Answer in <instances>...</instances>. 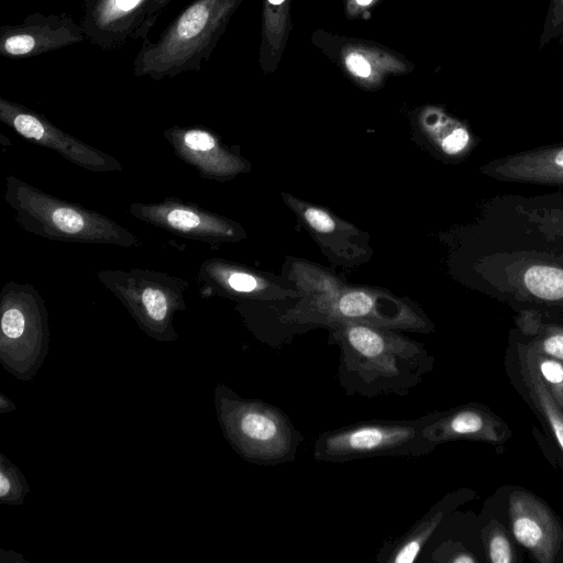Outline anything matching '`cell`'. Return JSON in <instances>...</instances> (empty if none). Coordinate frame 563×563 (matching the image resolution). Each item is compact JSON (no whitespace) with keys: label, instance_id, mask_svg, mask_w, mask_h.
<instances>
[{"label":"cell","instance_id":"cell-13","mask_svg":"<svg viewBox=\"0 0 563 563\" xmlns=\"http://www.w3.org/2000/svg\"><path fill=\"white\" fill-rule=\"evenodd\" d=\"M81 25L66 14L27 15L21 23L0 30V55L29 58L82 42Z\"/></svg>","mask_w":563,"mask_h":563},{"label":"cell","instance_id":"cell-3","mask_svg":"<svg viewBox=\"0 0 563 563\" xmlns=\"http://www.w3.org/2000/svg\"><path fill=\"white\" fill-rule=\"evenodd\" d=\"M236 0H194L139 51L133 75L154 80L197 71L208 60Z\"/></svg>","mask_w":563,"mask_h":563},{"label":"cell","instance_id":"cell-10","mask_svg":"<svg viewBox=\"0 0 563 563\" xmlns=\"http://www.w3.org/2000/svg\"><path fill=\"white\" fill-rule=\"evenodd\" d=\"M507 517L512 539L533 561L563 562V522L544 500L525 488L511 487Z\"/></svg>","mask_w":563,"mask_h":563},{"label":"cell","instance_id":"cell-12","mask_svg":"<svg viewBox=\"0 0 563 563\" xmlns=\"http://www.w3.org/2000/svg\"><path fill=\"white\" fill-rule=\"evenodd\" d=\"M175 155L203 178L227 181L249 169V163L229 150L205 126L174 125L163 132Z\"/></svg>","mask_w":563,"mask_h":563},{"label":"cell","instance_id":"cell-19","mask_svg":"<svg viewBox=\"0 0 563 563\" xmlns=\"http://www.w3.org/2000/svg\"><path fill=\"white\" fill-rule=\"evenodd\" d=\"M507 172L512 177L563 180V147L512 159Z\"/></svg>","mask_w":563,"mask_h":563},{"label":"cell","instance_id":"cell-8","mask_svg":"<svg viewBox=\"0 0 563 563\" xmlns=\"http://www.w3.org/2000/svg\"><path fill=\"white\" fill-rule=\"evenodd\" d=\"M128 210L147 224L194 241L220 244L245 238L239 223L176 197L150 203L133 202Z\"/></svg>","mask_w":563,"mask_h":563},{"label":"cell","instance_id":"cell-22","mask_svg":"<svg viewBox=\"0 0 563 563\" xmlns=\"http://www.w3.org/2000/svg\"><path fill=\"white\" fill-rule=\"evenodd\" d=\"M525 344L527 354L541 382L563 410V361L537 352L526 341Z\"/></svg>","mask_w":563,"mask_h":563},{"label":"cell","instance_id":"cell-6","mask_svg":"<svg viewBox=\"0 0 563 563\" xmlns=\"http://www.w3.org/2000/svg\"><path fill=\"white\" fill-rule=\"evenodd\" d=\"M234 405L231 428L246 457L268 466L295 461L305 438L287 413L261 400Z\"/></svg>","mask_w":563,"mask_h":563},{"label":"cell","instance_id":"cell-4","mask_svg":"<svg viewBox=\"0 0 563 563\" xmlns=\"http://www.w3.org/2000/svg\"><path fill=\"white\" fill-rule=\"evenodd\" d=\"M297 324L328 328L346 322H361L397 331L429 333L433 330L422 311L394 296L365 288H345L338 284L307 299L280 317Z\"/></svg>","mask_w":563,"mask_h":563},{"label":"cell","instance_id":"cell-14","mask_svg":"<svg viewBox=\"0 0 563 563\" xmlns=\"http://www.w3.org/2000/svg\"><path fill=\"white\" fill-rule=\"evenodd\" d=\"M151 0H86L81 27L91 43L104 49L145 36Z\"/></svg>","mask_w":563,"mask_h":563},{"label":"cell","instance_id":"cell-17","mask_svg":"<svg viewBox=\"0 0 563 563\" xmlns=\"http://www.w3.org/2000/svg\"><path fill=\"white\" fill-rule=\"evenodd\" d=\"M474 495V492L465 488L448 493L404 534L385 544L378 552L376 561L384 563L415 562L444 519Z\"/></svg>","mask_w":563,"mask_h":563},{"label":"cell","instance_id":"cell-24","mask_svg":"<svg viewBox=\"0 0 563 563\" xmlns=\"http://www.w3.org/2000/svg\"><path fill=\"white\" fill-rule=\"evenodd\" d=\"M470 140L467 131L457 124H452L448 130H442L437 136L441 150L450 155L462 152Z\"/></svg>","mask_w":563,"mask_h":563},{"label":"cell","instance_id":"cell-16","mask_svg":"<svg viewBox=\"0 0 563 563\" xmlns=\"http://www.w3.org/2000/svg\"><path fill=\"white\" fill-rule=\"evenodd\" d=\"M197 285L203 297L221 295L273 299L295 296L275 290L267 278L239 264L218 257L202 262L197 274Z\"/></svg>","mask_w":563,"mask_h":563},{"label":"cell","instance_id":"cell-29","mask_svg":"<svg viewBox=\"0 0 563 563\" xmlns=\"http://www.w3.org/2000/svg\"><path fill=\"white\" fill-rule=\"evenodd\" d=\"M284 0H268L269 3L272 4H279L282 3Z\"/></svg>","mask_w":563,"mask_h":563},{"label":"cell","instance_id":"cell-7","mask_svg":"<svg viewBox=\"0 0 563 563\" xmlns=\"http://www.w3.org/2000/svg\"><path fill=\"white\" fill-rule=\"evenodd\" d=\"M96 275L132 312L157 327L185 307L189 282L179 276L150 268H104Z\"/></svg>","mask_w":563,"mask_h":563},{"label":"cell","instance_id":"cell-26","mask_svg":"<svg viewBox=\"0 0 563 563\" xmlns=\"http://www.w3.org/2000/svg\"><path fill=\"white\" fill-rule=\"evenodd\" d=\"M170 2V0H151L150 11H148V27L151 29L156 19L158 18L159 12Z\"/></svg>","mask_w":563,"mask_h":563},{"label":"cell","instance_id":"cell-28","mask_svg":"<svg viewBox=\"0 0 563 563\" xmlns=\"http://www.w3.org/2000/svg\"><path fill=\"white\" fill-rule=\"evenodd\" d=\"M356 2L361 5H366L372 2V0H356Z\"/></svg>","mask_w":563,"mask_h":563},{"label":"cell","instance_id":"cell-5","mask_svg":"<svg viewBox=\"0 0 563 563\" xmlns=\"http://www.w3.org/2000/svg\"><path fill=\"white\" fill-rule=\"evenodd\" d=\"M438 411L410 420H369L320 433L312 456L319 462L342 463L353 460L409 456L421 457L438 446L424 435L426 427Z\"/></svg>","mask_w":563,"mask_h":563},{"label":"cell","instance_id":"cell-23","mask_svg":"<svg viewBox=\"0 0 563 563\" xmlns=\"http://www.w3.org/2000/svg\"><path fill=\"white\" fill-rule=\"evenodd\" d=\"M526 343L539 353L563 361V328L547 327L530 331Z\"/></svg>","mask_w":563,"mask_h":563},{"label":"cell","instance_id":"cell-21","mask_svg":"<svg viewBox=\"0 0 563 563\" xmlns=\"http://www.w3.org/2000/svg\"><path fill=\"white\" fill-rule=\"evenodd\" d=\"M482 540L490 563H515L517 554L510 532L497 519H490L482 530Z\"/></svg>","mask_w":563,"mask_h":563},{"label":"cell","instance_id":"cell-9","mask_svg":"<svg viewBox=\"0 0 563 563\" xmlns=\"http://www.w3.org/2000/svg\"><path fill=\"white\" fill-rule=\"evenodd\" d=\"M0 121L24 139L56 152L79 167L100 173L123 170V165L113 156L64 132L44 115L2 97Z\"/></svg>","mask_w":563,"mask_h":563},{"label":"cell","instance_id":"cell-11","mask_svg":"<svg viewBox=\"0 0 563 563\" xmlns=\"http://www.w3.org/2000/svg\"><path fill=\"white\" fill-rule=\"evenodd\" d=\"M504 363L511 386L539 421L563 468V410L541 382L527 354L523 339L510 341Z\"/></svg>","mask_w":563,"mask_h":563},{"label":"cell","instance_id":"cell-1","mask_svg":"<svg viewBox=\"0 0 563 563\" xmlns=\"http://www.w3.org/2000/svg\"><path fill=\"white\" fill-rule=\"evenodd\" d=\"M340 349L338 380L350 396H406L432 371L434 357L397 330L361 322L329 328Z\"/></svg>","mask_w":563,"mask_h":563},{"label":"cell","instance_id":"cell-15","mask_svg":"<svg viewBox=\"0 0 563 563\" xmlns=\"http://www.w3.org/2000/svg\"><path fill=\"white\" fill-rule=\"evenodd\" d=\"M424 435L437 445L468 440L498 446L510 440L511 430L487 406L471 402L438 411L435 418L426 427Z\"/></svg>","mask_w":563,"mask_h":563},{"label":"cell","instance_id":"cell-18","mask_svg":"<svg viewBox=\"0 0 563 563\" xmlns=\"http://www.w3.org/2000/svg\"><path fill=\"white\" fill-rule=\"evenodd\" d=\"M290 206L296 209L297 212L302 217L307 225L318 236L319 241L322 243H328L330 249L338 254L339 251L345 253L343 249L344 246L346 251L351 250L356 255V252L350 249V243L356 245L355 241H351V238H356V229L351 227L349 223H344L335 219L324 209L313 206H306L305 203L295 199L291 200ZM350 256L353 258L351 254ZM346 258H349L347 255Z\"/></svg>","mask_w":563,"mask_h":563},{"label":"cell","instance_id":"cell-25","mask_svg":"<svg viewBox=\"0 0 563 563\" xmlns=\"http://www.w3.org/2000/svg\"><path fill=\"white\" fill-rule=\"evenodd\" d=\"M349 69L358 77H368L371 75V66L366 58L358 53H351L345 59Z\"/></svg>","mask_w":563,"mask_h":563},{"label":"cell","instance_id":"cell-20","mask_svg":"<svg viewBox=\"0 0 563 563\" xmlns=\"http://www.w3.org/2000/svg\"><path fill=\"white\" fill-rule=\"evenodd\" d=\"M528 290L542 300H563V269L548 265L529 267L523 275Z\"/></svg>","mask_w":563,"mask_h":563},{"label":"cell","instance_id":"cell-27","mask_svg":"<svg viewBox=\"0 0 563 563\" xmlns=\"http://www.w3.org/2000/svg\"><path fill=\"white\" fill-rule=\"evenodd\" d=\"M9 489H10V482L5 477V475L1 474L0 475V496L4 497L8 494Z\"/></svg>","mask_w":563,"mask_h":563},{"label":"cell","instance_id":"cell-2","mask_svg":"<svg viewBox=\"0 0 563 563\" xmlns=\"http://www.w3.org/2000/svg\"><path fill=\"white\" fill-rule=\"evenodd\" d=\"M4 201L26 232L60 242L141 246L125 227L92 209L52 196L13 176L5 177Z\"/></svg>","mask_w":563,"mask_h":563}]
</instances>
